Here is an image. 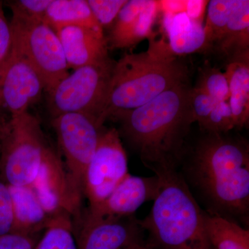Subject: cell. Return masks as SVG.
Here are the masks:
<instances>
[{
	"label": "cell",
	"mask_w": 249,
	"mask_h": 249,
	"mask_svg": "<svg viewBox=\"0 0 249 249\" xmlns=\"http://www.w3.org/2000/svg\"><path fill=\"white\" fill-rule=\"evenodd\" d=\"M72 219L66 213L52 218L35 249H78Z\"/></svg>",
	"instance_id": "obj_22"
},
{
	"label": "cell",
	"mask_w": 249,
	"mask_h": 249,
	"mask_svg": "<svg viewBox=\"0 0 249 249\" xmlns=\"http://www.w3.org/2000/svg\"><path fill=\"white\" fill-rule=\"evenodd\" d=\"M44 22L54 31L67 26L103 29L93 16L88 0H52Z\"/></svg>",
	"instance_id": "obj_20"
},
{
	"label": "cell",
	"mask_w": 249,
	"mask_h": 249,
	"mask_svg": "<svg viewBox=\"0 0 249 249\" xmlns=\"http://www.w3.org/2000/svg\"><path fill=\"white\" fill-rule=\"evenodd\" d=\"M127 0H88L91 12L98 24L110 29Z\"/></svg>",
	"instance_id": "obj_26"
},
{
	"label": "cell",
	"mask_w": 249,
	"mask_h": 249,
	"mask_svg": "<svg viewBox=\"0 0 249 249\" xmlns=\"http://www.w3.org/2000/svg\"><path fill=\"white\" fill-rule=\"evenodd\" d=\"M12 196L16 233L37 235L52 218L42 208L30 187L9 186Z\"/></svg>",
	"instance_id": "obj_18"
},
{
	"label": "cell",
	"mask_w": 249,
	"mask_h": 249,
	"mask_svg": "<svg viewBox=\"0 0 249 249\" xmlns=\"http://www.w3.org/2000/svg\"><path fill=\"white\" fill-rule=\"evenodd\" d=\"M115 61H106L79 67L65 77L48 94L52 117L80 113L92 116L100 123L107 98Z\"/></svg>",
	"instance_id": "obj_6"
},
{
	"label": "cell",
	"mask_w": 249,
	"mask_h": 249,
	"mask_svg": "<svg viewBox=\"0 0 249 249\" xmlns=\"http://www.w3.org/2000/svg\"><path fill=\"white\" fill-rule=\"evenodd\" d=\"M5 121L4 119H2V117H1V116L0 115V124H2V123H4L5 122Z\"/></svg>",
	"instance_id": "obj_35"
},
{
	"label": "cell",
	"mask_w": 249,
	"mask_h": 249,
	"mask_svg": "<svg viewBox=\"0 0 249 249\" xmlns=\"http://www.w3.org/2000/svg\"><path fill=\"white\" fill-rule=\"evenodd\" d=\"M163 14L167 42L174 55L207 52L202 22L191 19L185 12Z\"/></svg>",
	"instance_id": "obj_17"
},
{
	"label": "cell",
	"mask_w": 249,
	"mask_h": 249,
	"mask_svg": "<svg viewBox=\"0 0 249 249\" xmlns=\"http://www.w3.org/2000/svg\"><path fill=\"white\" fill-rule=\"evenodd\" d=\"M235 128V122L229 102L217 101L202 129L209 133L227 134Z\"/></svg>",
	"instance_id": "obj_25"
},
{
	"label": "cell",
	"mask_w": 249,
	"mask_h": 249,
	"mask_svg": "<svg viewBox=\"0 0 249 249\" xmlns=\"http://www.w3.org/2000/svg\"><path fill=\"white\" fill-rule=\"evenodd\" d=\"M160 188L158 175L138 177L128 174L101 204L88 208L85 213L93 217H124L147 201H154Z\"/></svg>",
	"instance_id": "obj_13"
},
{
	"label": "cell",
	"mask_w": 249,
	"mask_h": 249,
	"mask_svg": "<svg viewBox=\"0 0 249 249\" xmlns=\"http://www.w3.org/2000/svg\"><path fill=\"white\" fill-rule=\"evenodd\" d=\"M6 121L0 124V160H1V150H2L3 137H4V129Z\"/></svg>",
	"instance_id": "obj_33"
},
{
	"label": "cell",
	"mask_w": 249,
	"mask_h": 249,
	"mask_svg": "<svg viewBox=\"0 0 249 249\" xmlns=\"http://www.w3.org/2000/svg\"><path fill=\"white\" fill-rule=\"evenodd\" d=\"M128 174L127 155L120 133L114 127H103L85 174L83 196L89 201V208L106 200Z\"/></svg>",
	"instance_id": "obj_9"
},
{
	"label": "cell",
	"mask_w": 249,
	"mask_h": 249,
	"mask_svg": "<svg viewBox=\"0 0 249 249\" xmlns=\"http://www.w3.org/2000/svg\"><path fill=\"white\" fill-rule=\"evenodd\" d=\"M160 188L150 213L140 221L159 249H213L205 229V214L175 167L152 170Z\"/></svg>",
	"instance_id": "obj_4"
},
{
	"label": "cell",
	"mask_w": 249,
	"mask_h": 249,
	"mask_svg": "<svg viewBox=\"0 0 249 249\" xmlns=\"http://www.w3.org/2000/svg\"><path fill=\"white\" fill-rule=\"evenodd\" d=\"M49 146L40 122L29 111L6 121L0 174L9 186L30 187Z\"/></svg>",
	"instance_id": "obj_5"
},
{
	"label": "cell",
	"mask_w": 249,
	"mask_h": 249,
	"mask_svg": "<svg viewBox=\"0 0 249 249\" xmlns=\"http://www.w3.org/2000/svg\"><path fill=\"white\" fill-rule=\"evenodd\" d=\"M213 50L226 60L249 50V0H238L230 21Z\"/></svg>",
	"instance_id": "obj_19"
},
{
	"label": "cell",
	"mask_w": 249,
	"mask_h": 249,
	"mask_svg": "<svg viewBox=\"0 0 249 249\" xmlns=\"http://www.w3.org/2000/svg\"><path fill=\"white\" fill-rule=\"evenodd\" d=\"M238 0H211L204 25L206 51H212L227 28Z\"/></svg>",
	"instance_id": "obj_23"
},
{
	"label": "cell",
	"mask_w": 249,
	"mask_h": 249,
	"mask_svg": "<svg viewBox=\"0 0 249 249\" xmlns=\"http://www.w3.org/2000/svg\"><path fill=\"white\" fill-rule=\"evenodd\" d=\"M146 0H127L106 37L108 49H130L153 37L152 27L157 16L155 5Z\"/></svg>",
	"instance_id": "obj_14"
},
{
	"label": "cell",
	"mask_w": 249,
	"mask_h": 249,
	"mask_svg": "<svg viewBox=\"0 0 249 249\" xmlns=\"http://www.w3.org/2000/svg\"><path fill=\"white\" fill-rule=\"evenodd\" d=\"M217 101L201 89L194 87L191 92V106L194 123L197 122L203 129Z\"/></svg>",
	"instance_id": "obj_28"
},
{
	"label": "cell",
	"mask_w": 249,
	"mask_h": 249,
	"mask_svg": "<svg viewBox=\"0 0 249 249\" xmlns=\"http://www.w3.org/2000/svg\"><path fill=\"white\" fill-rule=\"evenodd\" d=\"M206 235L213 249H249V231L234 221L205 214Z\"/></svg>",
	"instance_id": "obj_21"
},
{
	"label": "cell",
	"mask_w": 249,
	"mask_h": 249,
	"mask_svg": "<svg viewBox=\"0 0 249 249\" xmlns=\"http://www.w3.org/2000/svg\"><path fill=\"white\" fill-rule=\"evenodd\" d=\"M12 52V33L10 23L6 20L2 9V3L0 1V95L3 76L7 66ZM2 108L0 96V115Z\"/></svg>",
	"instance_id": "obj_30"
},
{
	"label": "cell",
	"mask_w": 249,
	"mask_h": 249,
	"mask_svg": "<svg viewBox=\"0 0 249 249\" xmlns=\"http://www.w3.org/2000/svg\"><path fill=\"white\" fill-rule=\"evenodd\" d=\"M207 1H201V0H192V1H186V9L185 13L191 19L203 22V15L204 14L205 9L208 6Z\"/></svg>",
	"instance_id": "obj_32"
},
{
	"label": "cell",
	"mask_w": 249,
	"mask_h": 249,
	"mask_svg": "<svg viewBox=\"0 0 249 249\" xmlns=\"http://www.w3.org/2000/svg\"><path fill=\"white\" fill-rule=\"evenodd\" d=\"M188 81L162 93L146 104L114 116L121 134L150 169L175 167L185 154L194 124Z\"/></svg>",
	"instance_id": "obj_1"
},
{
	"label": "cell",
	"mask_w": 249,
	"mask_h": 249,
	"mask_svg": "<svg viewBox=\"0 0 249 249\" xmlns=\"http://www.w3.org/2000/svg\"><path fill=\"white\" fill-rule=\"evenodd\" d=\"M14 212L12 196L9 185L0 174V236L13 233Z\"/></svg>",
	"instance_id": "obj_27"
},
{
	"label": "cell",
	"mask_w": 249,
	"mask_h": 249,
	"mask_svg": "<svg viewBox=\"0 0 249 249\" xmlns=\"http://www.w3.org/2000/svg\"><path fill=\"white\" fill-rule=\"evenodd\" d=\"M134 249H147L146 247H144L143 246L141 245L139 246V247H137V248H135Z\"/></svg>",
	"instance_id": "obj_34"
},
{
	"label": "cell",
	"mask_w": 249,
	"mask_h": 249,
	"mask_svg": "<svg viewBox=\"0 0 249 249\" xmlns=\"http://www.w3.org/2000/svg\"><path fill=\"white\" fill-rule=\"evenodd\" d=\"M147 51L127 53L113 68L100 123L132 110L177 85L188 81L186 64L174 55L164 40L148 39Z\"/></svg>",
	"instance_id": "obj_3"
},
{
	"label": "cell",
	"mask_w": 249,
	"mask_h": 249,
	"mask_svg": "<svg viewBox=\"0 0 249 249\" xmlns=\"http://www.w3.org/2000/svg\"><path fill=\"white\" fill-rule=\"evenodd\" d=\"M45 85L35 69L23 55L12 48L1 85L2 107L11 116L20 115L40 99Z\"/></svg>",
	"instance_id": "obj_12"
},
{
	"label": "cell",
	"mask_w": 249,
	"mask_h": 249,
	"mask_svg": "<svg viewBox=\"0 0 249 249\" xmlns=\"http://www.w3.org/2000/svg\"><path fill=\"white\" fill-rule=\"evenodd\" d=\"M30 188L51 217L64 213L72 217L80 215V205L70 191L65 165L50 147L45 152L39 173Z\"/></svg>",
	"instance_id": "obj_11"
},
{
	"label": "cell",
	"mask_w": 249,
	"mask_h": 249,
	"mask_svg": "<svg viewBox=\"0 0 249 249\" xmlns=\"http://www.w3.org/2000/svg\"><path fill=\"white\" fill-rule=\"evenodd\" d=\"M227 134L206 132L195 147L188 170L212 214L227 219L246 218L249 210V143Z\"/></svg>",
	"instance_id": "obj_2"
},
{
	"label": "cell",
	"mask_w": 249,
	"mask_h": 249,
	"mask_svg": "<svg viewBox=\"0 0 249 249\" xmlns=\"http://www.w3.org/2000/svg\"><path fill=\"white\" fill-rule=\"evenodd\" d=\"M196 88L205 91L215 101L229 102V88L224 72L204 62L199 69Z\"/></svg>",
	"instance_id": "obj_24"
},
{
	"label": "cell",
	"mask_w": 249,
	"mask_h": 249,
	"mask_svg": "<svg viewBox=\"0 0 249 249\" xmlns=\"http://www.w3.org/2000/svg\"><path fill=\"white\" fill-rule=\"evenodd\" d=\"M12 48L23 55L40 75L50 92L69 75V67L56 32L42 20L13 15L10 23Z\"/></svg>",
	"instance_id": "obj_7"
},
{
	"label": "cell",
	"mask_w": 249,
	"mask_h": 249,
	"mask_svg": "<svg viewBox=\"0 0 249 249\" xmlns=\"http://www.w3.org/2000/svg\"><path fill=\"white\" fill-rule=\"evenodd\" d=\"M69 69L100 63L110 59L103 29L83 26H67L55 31Z\"/></svg>",
	"instance_id": "obj_15"
},
{
	"label": "cell",
	"mask_w": 249,
	"mask_h": 249,
	"mask_svg": "<svg viewBox=\"0 0 249 249\" xmlns=\"http://www.w3.org/2000/svg\"><path fill=\"white\" fill-rule=\"evenodd\" d=\"M225 69L235 128H242L249 121V50L227 59Z\"/></svg>",
	"instance_id": "obj_16"
},
{
	"label": "cell",
	"mask_w": 249,
	"mask_h": 249,
	"mask_svg": "<svg viewBox=\"0 0 249 249\" xmlns=\"http://www.w3.org/2000/svg\"><path fill=\"white\" fill-rule=\"evenodd\" d=\"M65 159V168L70 191L81 205L85 172L97 147L103 127L92 116L80 113H67L52 118Z\"/></svg>",
	"instance_id": "obj_8"
},
{
	"label": "cell",
	"mask_w": 249,
	"mask_h": 249,
	"mask_svg": "<svg viewBox=\"0 0 249 249\" xmlns=\"http://www.w3.org/2000/svg\"><path fill=\"white\" fill-rule=\"evenodd\" d=\"M142 231L133 215L93 217L84 213L74 235L78 249H134L142 245Z\"/></svg>",
	"instance_id": "obj_10"
},
{
	"label": "cell",
	"mask_w": 249,
	"mask_h": 249,
	"mask_svg": "<svg viewBox=\"0 0 249 249\" xmlns=\"http://www.w3.org/2000/svg\"><path fill=\"white\" fill-rule=\"evenodd\" d=\"M52 0H17L10 3L13 15L28 19L44 21Z\"/></svg>",
	"instance_id": "obj_29"
},
{
	"label": "cell",
	"mask_w": 249,
	"mask_h": 249,
	"mask_svg": "<svg viewBox=\"0 0 249 249\" xmlns=\"http://www.w3.org/2000/svg\"><path fill=\"white\" fill-rule=\"evenodd\" d=\"M37 235L13 233L0 236V249H35Z\"/></svg>",
	"instance_id": "obj_31"
}]
</instances>
